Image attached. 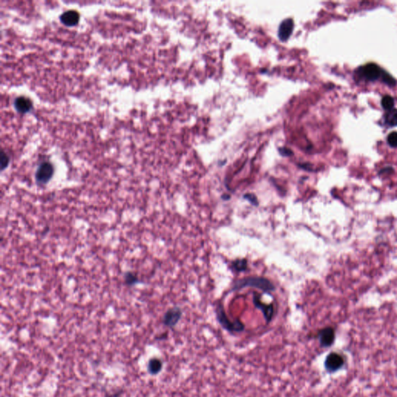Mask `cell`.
Returning <instances> with one entry per match:
<instances>
[{
	"label": "cell",
	"instance_id": "6da1fadb",
	"mask_svg": "<svg viewBox=\"0 0 397 397\" xmlns=\"http://www.w3.org/2000/svg\"><path fill=\"white\" fill-rule=\"evenodd\" d=\"M255 287L265 293L275 291L276 286L268 279L259 276H250L237 280L233 285L232 290H239L245 287Z\"/></svg>",
	"mask_w": 397,
	"mask_h": 397
},
{
	"label": "cell",
	"instance_id": "7a4b0ae2",
	"mask_svg": "<svg viewBox=\"0 0 397 397\" xmlns=\"http://www.w3.org/2000/svg\"><path fill=\"white\" fill-rule=\"evenodd\" d=\"M216 319L219 324L221 325L222 328H224V330L230 332L231 333H241L245 331V325L243 323L241 322V320H237L234 321H231L228 316L226 314L225 311H224V307L221 303H218L216 306Z\"/></svg>",
	"mask_w": 397,
	"mask_h": 397
},
{
	"label": "cell",
	"instance_id": "3957f363",
	"mask_svg": "<svg viewBox=\"0 0 397 397\" xmlns=\"http://www.w3.org/2000/svg\"><path fill=\"white\" fill-rule=\"evenodd\" d=\"M345 364V358L341 353L331 351L327 355L324 360V368L328 373H334L343 368Z\"/></svg>",
	"mask_w": 397,
	"mask_h": 397
},
{
	"label": "cell",
	"instance_id": "277c9868",
	"mask_svg": "<svg viewBox=\"0 0 397 397\" xmlns=\"http://www.w3.org/2000/svg\"><path fill=\"white\" fill-rule=\"evenodd\" d=\"M382 70L380 66L374 63H369L365 66H362L358 69V75L362 79H365L367 81H376L382 77Z\"/></svg>",
	"mask_w": 397,
	"mask_h": 397
},
{
	"label": "cell",
	"instance_id": "5b68a950",
	"mask_svg": "<svg viewBox=\"0 0 397 397\" xmlns=\"http://www.w3.org/2000/svg\"><path fill=\"white\" fill-rule=\"evenodd\" d=\"M54 168L53 165L49 162H44L38 166L35 179L39 185H46L54 176Z\"/></svg>",
	"mask_w": 397,
	"mask_h": 397
},
{
	"label": "cell",
	"instance_id": "8992f818",
	"mask_svg": "<svg viewBox=\"0 0 397 397\" xmlns=\"http://www.w3.org/2000/svg\"><path fill=\"white\" fill-rule=\"evenodd\" d=\"M316 336L320 342V347H330L335 341V331L333 328L327 327L319 331Z\"/></svg>",
	"mask_w": 397,
	"mask_h": 397
},
{
	"label": "cell",
	"instance_id": "52a82bcc",
	"mask_svg": "<svg viewBox=\"0 0 397 397\" xmlns=\"http://www.w3.org/2000/svg\"><path fill=\"white\" fill-rule=\"evenodd\" d=\"M182 316V311L180 307H173L168 310L163 316L162 323L167 328H173L180 322Z\"/></svg>",
	"mask_w": 397,
	"mask_h": 397
},
{
	"label": "cell",
	"instance_id": "ba28073f",
	"mask_svg": "<svg viewBox=\"0 0 397 397\" xmlns=\"http://www.w3.org/2000/svg\"><path fill=\"white\" fill-rule=\"evenodd\" d=\"M253 303L255 304L256 308L259 309V310L263 312L267 324L271 322L274 316L273 305H272V303H271V304L263 303L262 300H261L260 295L257 294V293H254Z\"/></svg>",
	"mask_w": 397,
	"mask_h": 397
},
{
	"label": "cell",
	"instance_id": "9c48e42d",
	"mask_svg": "<svg viewBox=\"0 0 397 397\" xmlns=\"http://www.w3.org/2000/svg\"><path fill=\"white\" fill-rule=\"evenodd\" d=\"M80 15L76 10H67L61 15L60 19L62 23L66 26H75L79 23Z\"/></svg>",
	"mask_w": 397,
	"mask_h": 397
},
{
	"label": "cell",
	"instance_id": "30bf717a",
	"mask_svg": "<svg viewBox=\"0 0 397 397\" xmlns=\"http://www.w3.org/2000/svg\"><path fill=\"white\" fill-rule=\"evenodd\" d=\"M293 30V21L292 19H285L281 22L279 28V37L281 40L285 41L289 38Z\"/></svg>",
	"mask_w": 397,
	"mask_h": 397
},
{
	"label": "cell",
	"instance_id": "8fae6325",
	"mask_svg": "<svg viewBox=\"0 0 397 397\" xmlns=\"http://www.w3.org/2000/svg\"><path fill=\"white\" fill-rule=\"evenodd\" d=\"M14 107L18 112L26 114L32 108V101L25 97H19L14 101Z\"/></svg>",
	"mask_w": 397,
	"mask_h": 397
},
{
	"label": "cell",
	"instance_id": "7c38bea8",
	"mask_svg": "<svg viewBox=\"0 0 397 397\" xmlns=\"http://www.w3.org/2000/svg\"><path fill=\"white\" fill-rule=\"evenodd\" d=\"M162 367H163V363L160 359L152 358L149 360V364H148V372H149V374L155 376L162 371Z\"/></svg>",
	"mask_w": 397,
	"mask_h": 397
},
{
	"label": "cell",
	"instance_id": "4fadbf2b",
	"mask_svg": "<svg viewBox=\"0 0 397 397\" xmlns=\"http://www.w3.org/2000/svg\"><path fill=\"white\" fill-rule=\"evenodd\" d=\"M384 123L388 127H396L397 126V110L393 109L389 110L384 115Z\"/></svg>",
	"mask_w": 397,
	"mask_h": 397
},
{
	"label": "cell",
	"instance_id": "5bb4252c",
	"mask_svg": "<svg viewBox=\"0 0 397 397\" xmlns=\"http://www.w3.org/2000/svg\"><path fill=\"white\" fill-rule=\"evenodd\" d=\"M140 281H140L136 274L132 272H126L124 274V283L128 285V286L136 285Z\"/></svg>",
	"mask_w": 397,
	"mask_h": 397
},
{
	"label": "cell",
	"instance_id": "9a60e30c",
	"mask_svg": "<svg viewBox=\"0 0 397 397\" xmlns=\"http://www.w3.org/2000/svg\"><path fill=\"white\" fill-rule=\"evenodd\" d=\"M232 267L237 272H245L248 268L247 259H236L232 263Z\"/></svg>",
	"mask_w": 397,
	"mask_h": 397
},
{
	"label": "cell",
	"instance_id": "2e32d148",
	"mask_svg": "<svg viewBox=\"0 0 397 397\" xmlns=\"http://www.w3.org/2000/svg\"><path fill=\"white\" fill-rule=\"evenodd\" d=\"M394 103H395V102H394V98L390 97V96L384 97L383 98H382V102H381L382 108H383L384 110H387V111L394 109Z\"/></svg>",
	"mask_w": 397,
	"mask_h": 397
},
{
	"label": "cell",
	"instance_id": "e0dca14e",
	"mask_svg": "<svg viewBox=\"0 0 397 397\" xmlns=\"http://www.w3.org/2000/svg\"><path fill=\"white\" fill-rule=\"evenodd\" d=\"M382 81L386 83V85H390V86H394L397 84L395 79L392 77L390 74H388L386 71H383L382 72V77H381Z\"/></svg>",
	"mask_w": 397,
	"mask_h": 397
},
{
	"label": "cell",
	"instance_id": "ac0fdd59",
	"mask_svg": "<svg viewBox=\"0 0 397 397\" xmlns=\"http://www.w3.org/2000/svg\"><path fill=\"white\" fill-rule=\"evenodd\" d=\"M9 163H10V158H9V156H8L6 153L4 152L3 150H2V152H1V157H0L1 170L3 171L5 168H7V166L9 165Z\"/></svg>",
	"mask_w": 397,
	"mask_h": 397
},
{
	"label": "cell",
	"instance_id": "d6986e66",
	"mask_svg": "<svg viewBox=\"0 0 397 397\" xmlns=\"http://www.w3.org/2000/svg\"><path fill=\"white\" fill-rule=\"evenodd\" d=\"M388 144L393 148H397V132L390 133L387 137Z\"/></svg>",
	"mask_w": 397,
	"mask_h": 397
},
{
	"label": "cell",
	"instance_id": "ffe728a7",
	"mask_svg": "<svg viewBox=\"0 0 397 397\" xmlns=\"http://www.w3.org/2000/svg\"><path fill=\"white\" fill-rule=\"evenodd\" d=\"M244 198H246L247 200H248L249 202H251V204L254 205V206H257L259 205V200H258V198H257L255 194L247 193V194H245V195L244 196Z\"/></svg>",
	"mask_w": 397,
	"mask_h": 397
}]
</instances>
